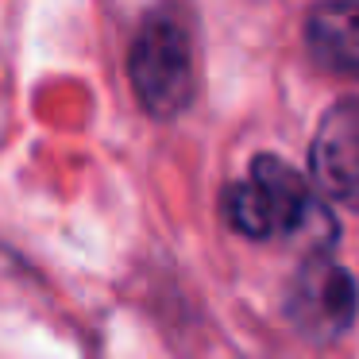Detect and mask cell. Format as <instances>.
Wrapping results in <instances>:
<instances>
[{
    "mask_svg": "<svg viewBox=\"0 0 359 359\" xmlns=\"http://www.w3.org/2000/svg\"><path fill=\"white\" fill-rule=\"evenodd\" d=\"M228 224L248 240H290L309 251H328L336 240V220L313 194V186L282 163L278 155H259L248 182L224 194Z\"/></svg>",
    "mask_w": 359,
    "mask_h": 359,
    "instance_id": "1",
    "label": "cell"
},
{
    "mask_svg": "<svg viewBox=\"0 0 359 359\" xmlns=\"http://www.w3.org/2000/svg\"><path fill=\"white\" fill-rule=\"evenodd\" d=\"M132 89L140 104L155 120H174L189 109L197 93V70H194V50L189 39L174 20L155 16L140 27L132 43Z\"/></svg>",
    "mask_w": 359,
    "mask_h": 359,
    "instance_id": "2",
    "label": "cell"
},
{
    "mask_svg": "<svg viewBox=\"0 0 359 359\" xmlns=\"http://www.w3.org/2000/svg\"><path fill=\"white\" fill-rule=\"evenodd\" d=\"M313 178L344 209H359V101H340L325 112L313 135Z\"/></svg>",
    "mask_w": 359,
    "mask_h": 359,
    "instance_id": "4",
    "label": "cell"
},
{
    "mask_svg": "<svg viewBox=\"0 0 359 359\" xmlns=\"http://www.w3.org/2000/svg\"><path fill=\"white\" fill-rule=\"evenodd\" d=\"M355 282L328 251H309L302 271L286 290V320L297 336L313 344H332L355 320Z\"/></svg>",
    "mask_w": 359,
    "mask_h": 359,
    "instance_id": "3",
    "label": "cell"
},
{
    "mask_svg": "<svg viewBox=\"0 0 359 359\" xmlns=\"http://www.w3.org/2000/svg\"><path fill=\"white\" fill-rule=\"evenodd\" d=\"M305 43L320 66L359 78V0H320L305 20Z\"/></svg>",
    "mask_w": 359,
    "mask_h": 359,
    "instance_id": "5",
    "label": "cell"
}]
</instances>
